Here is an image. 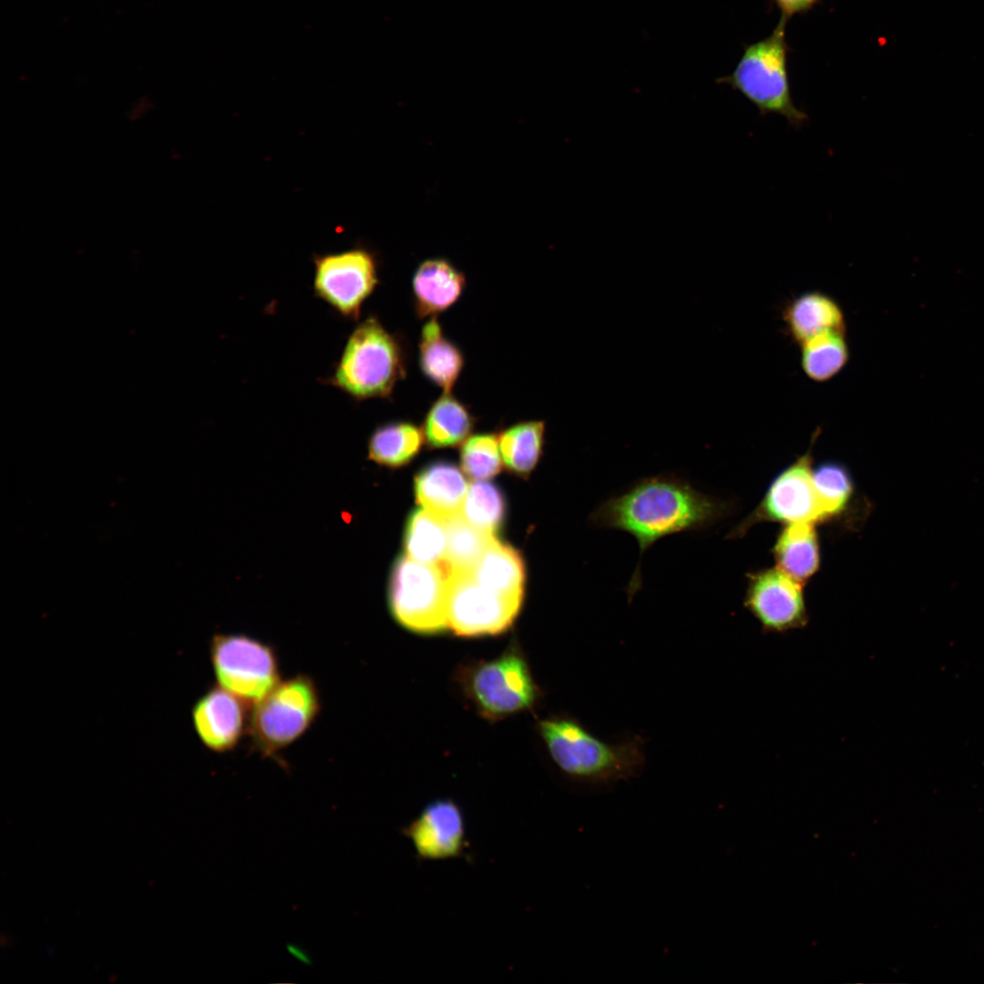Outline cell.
Segmentation results:
<instances>
[{
  "instance_id": "obj_1",
  "label": "cell",
  "mask_w": 984,
  "mask_h": 984,
  "mask_svg": "<svg viewBox=\"0 0 984 984\" xmlns=\"http://www.w3.org/2000/svg\"><path fill=\"white\" fill-rule=\"evenodd\" d=\"M730 511L728 502L702 493L676 476L660 475L642 478L606 499L589 520L598 528L630 534L641 557L662 538L704 529Z\"/></svg>"
},
{
  "instance_id": "obj_2",
  "label": "cell",
  "mask_w": 984,
  "mask_h": 984,
  "mask_svg": "<svg viewBox=\"0 0 984 984\" xmlns=\"http://www.w3.org/2000/svg\"><path fill=\"white\" fill-rule=\"evenodd\" d=\"M406 372L407 351L401 336L370 314L353 329L332 374L322 382L355 402L388 399Z\"/></svg>"
},
{
  "instance_id": "obj_3",
  "label": "cell",
  "mask_w": 984,
  "mask_h": 984,
  "mask_svg": "<svg viewBox=\"0 0 984 984\" xmlns=\"http://www.w3.org/2000/svg\"><path fill=\"white\" fill-rule=\"evenodd\" d=\"M538 731L555 764L570 780L607 784L640 773L644 752L640 739L609 743L569 716L539 721Z\"/></svg>"
},
{
  "instance_id": "obj_4",
  "label": "cell",
  "mask_w": 984,
  "mask_h": 984,
  "mask_svg": "<svg viewBox=\"0 0 984 984\" xmlns=\"http://www.w3.org/2000/svg\"><path fill=\"white\" fill-rule=\"evenodd\" d=\"M787 20L781 15L770 36L745 45L735 68L715 81L741 93L761 115H778L791 126L801 128L808 121V116L792 98L785 40Z\"/></svg>"
},
{
  "instance_id": "obj_5",
  "label": "cell",
  "mask_w": 984,
  "mask_h": 984,
  "mask_svg": "<svg viewBox=\"0 0 984 984\" xmlns=\"http://www.w3.org/2000/svg\"><path fill=\"white\" fill-rule=\"evenodd\" d=\"M321 708L311 676L300 673L281 680L250 712L248 733L253 749L264 758H276L312 727Z\"/></svg>"
},
{
  "instance_id": "obj_6",
  "label": "cell",
  "mask_w": 984,
  "mask_h": 984,
  "mask_svg": "<svg viewBox=\"0 0 984 984\" xmlns=\"http://www.w3.org/2000/svg\"><path fill=\"white\" fill-rule=\"evenodd\" d=\"M448 568L408 557L395 563L388 589L394 618L410 630L433 634L448 628Z\"/></svg>"
},
{
  "instance_id": "obj_7",
  "label": "cell",
  "mask_w": 984,
  "mask_h": 984,
  "mask_svg": "<svg viewBox=\"0 0 984 984\" xmlns=\"http://www.w3.org/2000/svg\"><path fill=\"white\" fill-rule=\"evenodd\" d=\"M217 684L249 706L263 698L280 681L275 649L245 634H216L210 646Z\"/></svg>"
},
{
  "instance_id": "obj_8",
  "label": "cell",
  "mask_w": 984,
  "mask_h": 984,
  "mask_svg": "<svg viewBox=\"0 0 984 984\" xmlns=\"http://www.w3.org/2000/svg\"><path fill=\"white\" fill-rule=\"evenodd\" d=\"M464 689L479 713L490 720L534 707L539 690L528 664L517 649L466 671Z\"/></svg>"
},
{
  "instance_id": "obj_9",
  "label": "cell",
  "mask_w": 984,
  "mask_h": 984,
  "mask_svg": "<svg viewBox=\"0 0 984 984\" xmlns=\"http://www.w3.org/2000/svg\"><path fill=\"white\" fill-rule=\"evenodd\" d=\"M314 296L346 320L358 321L362 307L379 285L378 261L367 248L355 246L314 254Z\"/></svg>"
},
{
  "instance_id": "obj_10",
  "label": "cell",
  "mask_w": 984,
  "mask_h": 984,
  "mask_svg": "<svg viewBox=\"0 0 984 984\" xmlns=\"http://www.w3.org/2000/svg\"><path fill=\"white\" fill-rule=\"evenodd\" d=\"M811 448L782 470L768 487L757 507L729 535L737 538L761 522L784 525L825 521L813 481Z\"/></svg>"
},
{
  "instance_id": "obj_11",
  "label": "cell",
  "mask_w": 984,
  "mask_h": 984,
  "mask_svg": "<svg viewBox=\"0 0 984 984\" xmlns=\"http://www.w3.org/2000/svg\"><path fill=\"white\" fill-rule=\"evenodd\" d=\"M522 601L484 588L468 571L448 569L447 624L456 635L476 637L505 631Z\"/></svg>"
},
{
  "instance_id": "obj_12",
  "label": "cell",
  "mask_w": 984,
  "mask_h": 984,
  "mask_svg": "<svg viewBox=\"0 0 984 984\" xmlns=\"http://www.w3.org/2000/svg\"><path fill=\"white\" fill-rule=\"evenodd\" d=\"M803 584L779 568L748 575L743 605L764 633L784 634L807 626Z\"/></svg>"
},
{
  "instance_id": "obj_13",
  "label": "cell",
  "mask_w": 984,
  "mask_h": 984,
  "mask_svg": "<svg viewBox=\"0 0 984 984\" xmlns=\"http://www.w3.org/2000/svg\"><path fill=\"white\" fill-rule=\"evenodd\" d=\"M417 856L444 860L461 856L466 846V823L461 808L450 799L427 804L403 829Z\"/></svg>"
},
{
  "instance_id": "obj_14",
  "label": "cell",
  "mask_w": 984,
  "mask_h": 984,
  "mask_svg": "<svg viewBox=\"0 0 984 984\" xmlns=\"http://www.w3.org/2000/svg\"><path fill=\"white\" fill-rule=\"evenodd\" d=\"M248 706L218 684L205 692L191 710L192 724L203 745L218 753L233 750L248 733Z\"/></svg>"
},
{
  "instance_id": "obj_15",
  "label": "cell",
  "mask_w": 984,
  "mask_h": 984,
  "mask_svg": "<svg viewBox=\"0 0 984 984\" xmlns=\"http://www.w3.org/2000/svg\"><path fill=\"white\" fill-rule=\"evenodd\" d=\"M466 286L465 274L443 258L422 261L411 281L412 302L417 318L438 316L451 308Z\"/></svg>"
},
{
  "instance_id": "obj_16",
  "label": "cell",
  "mask_w": 984,
  "mask_h": 984,
  "mask_svg": "<svg viewBox=\"0 0 984 984\" xmlns=\"http://www.w3.org/2000/svg\"><path fill=\"white\" fill-rule=\"evenodd\" d=\"M417 361L428 381L443 392H453L465 366V355L444 333L438 316L430 317L421 329Z\"/></svg>"
},
{
  "instance_id": "obj_17",
  "label": "cell",
  "mask_w": 984,
  "mask_h": 984,
  "mask_svg": "<svg viewBox=\"0 0 984 984\" xmlns=\"http://www.w3.org/2000/svg\"><path fill=\"white\" fill-rule=\"evenodd\" d=\"M467 491L462 473L446 462L431 464L415 477L417 502L442 520L461 514Z\"/></svg>"
},
{
  "instance_id": "obj_18",
  "label": "cell",
  "mask_w": 984,
  "mask_h": 984,
  "mask_svg": "<svg viewBox=\"0 0 984 984\" xmlns=\"http://www.w3.org/2000/svg\"><path fill=\"white\" fill-rule=\"evenodd\" d=\"M784 316L790 334L800 345L825 333H846L841 307L821 292L799 295L786 307Z\"/></svg>"
},
{
  "instance_id": "obj_19",
  "label": "cell",
  "mask_w": 984,
  "mask_h": 984,
  "mask_svg": "<svg viewBox=\"0 0 984 984\" xmlns=\"http://www.w3.org/2000/svg\"><path fill=\"white\" fill-rule=\"evenodd\" d=\"M773 555L777 568L805 585L817 572L821 562L815 524L784 525L774 541Z\"/></svg>"
},
{
  "instance_id": "obj_20",
  "label": "cell",
  "mask_w": 984,
  "mask_h": 984,
  "mask_svg": "<svg viewBox=\"0 0 984 984\" xmlns=\"http://www.w3.org/2000/svg\"><path fill=\"white\" fill-rule=\"evenodd\" d=\"M481 586L498 594L523 600L525 569L520 554L497 538L468 571Z\"/></svg>"
},
{
  "instance_id": "obj_21",
  "label": "cell",
  "mask_w": 984,
  "mask_h": 984,
  "mask_svg": "<svg viewBox=\"0 0 984 984\" xmlns=\"http://www.w3.org/2000/svg\"><path fill=\"white\" fill-rule=\"evenodd\" d=\"M475 424L476 417L469 407L453 392H443L430 405L422 430L431 447H447L465 441Z\"/></svg>"
},
{
  "instance_id": "obj_22",
  "label": "cell",
  "mask_w": 984,
  "mask_h": 984,
  "mask_svg": "<svg viewBox=\"0 0 984 984\" xmlns=\"http://www.w3.org/2000/svg\"><path fill=\"white\" fill-rule=\"evenodd\" d=\"M424 433L408 421H392L378 425L371 434L368 458L379 465L400 466L410 461L419 451Z\"/></svg>"
},
{
  "instance_id": "obj_23",
  "label": "cell",
  "mask_w": 984,
  "mask_h": 984,
  "mask_svg": "<svg viewBox=\"0 0 984 984\" xmlns=\"http://www.w3.org/2000/svg\"><path fill=\"white\" fill-rule=\"evenodd\" d=\"M546 421L518 422L498 436L500 454L513 472L528 476L537 466L545 445Z\"/></svg>"
},
{
  "instance_id": "obj_24",
  "label": "cell",
  "mask_w": 984,
  "mask_h": 984,
  "mask_svg": "<svg viewBox=\"0 0 984 984\" xmlns=\"http://www.w3.org/2000/svg\"><path fill=\"white\" fill-rule=\"evenodd\" d=\"M446 544L444 520L425 509L412 513L405 538L408 558L423 564H446Z\"/></svg>"
},
{
  "instance_id": "obj_25",
  "label": "cell",
  "mask_w": 984,
  "mask_h": 984,
  "mask_svg": "<svg viewBox=\"0 0 984 984\" xmlns=\"http://www.w3.org/2000/svg\"><path fill=\"white\" fill-rule=\"evenodd\" d=\"M444 523L447 538L446 565L451 570L469 571L496 538L494 533L477 528L461 514Z\"/></svg>"
},
{
  "instance_id": "obj_26",
  "label": "cell",
  "mask_w": 984,
  "mask_h": 984,
  "mask_svg": "<svg viewBox=\"0 0 984 984\" xmlns=\"http://www.w3.org/2000/svg\"><path fill=\"white\" fill-rule=\"evenodd\" d=\"M845 333H828L801 344V365L809 379L825 382L845 367L849 358Z\"/></svg>"
},
{
  "instance_id": "obj_27",
  "label": "cell",
  "mask_w": 984,
  "mask_h": 984,
  "mask_svg": "<svg viewBox=\"0 0 984 984\" xmlns=\"http://www.w3.org/2000/svg\"><path fill=\"white\" fill-rule=\"evenodd\" d=\"M825 521L842 515L851 503L855 487L848 469L837 462H824L812 470Z\"/></svg>"
},
{
  "instance_id": "obj_28",
  "label": "cell",
  "mask_w": 984,
  "mask_h": 984,
  "mask_svg": "<svg viewBox=\"0 0 984 984\" xmlns=\"http://www.w3.org/2000/svg\"><path fill=\"white\" fill-rule=\"evenodd\" d=\"M503 514L504 500L496 486L484 481L469 486L461 512L466 521L484 531L495 533Z\"/></svg>"
},
{
  "instance_id": "obj_29",
  "label": "cell",
  "mask_w": 984,
  "mask_h": 984,
  "mask_svg": "<svg viewBox=\"0 0 984 984\" xmlns=\"http://www.w3.org/2000/svg\"><path fill=\"white\" fill-rule=\"evenodd\" d=\"M461 466L476 480L493 477L501 468L498 436L490 433L470 436L461 449Z\"/></svg>"
},
{
  "instance_id": "obj_30",
  "label": "cell",
  "mask_w": 984,
  "mask_h": 984,
  "mask_svg": "<svg viewBox=\"0 0 984 984\" xmlns=\"http://www.w3.org/2000/svg\"><path fill=\"white\" fill-rule=\"evenodd\" d=\"M782 15L787 19L810 9L818 0H774Z\"/></svg>"
},
{
  "instance_id": "obj_31",
  "label": "cell",
  "mask_w": 984,
  "mask_h": 984,
  "mask_svg": "<svg viewBox=\"0 0 984 984\" xmlns=\"http://www.w3.org/2000/svg\"><path fill=\"white\" fill-rule=\"evenodd\" d=\"M287 949L290 952V954L292 957H294L296 959H298L299 961H301L302 963H305V964H310L311 963V958H309L308 954L302 948L292 944V945H289L287 947Z\"/></svg>"
}]
</instances>
